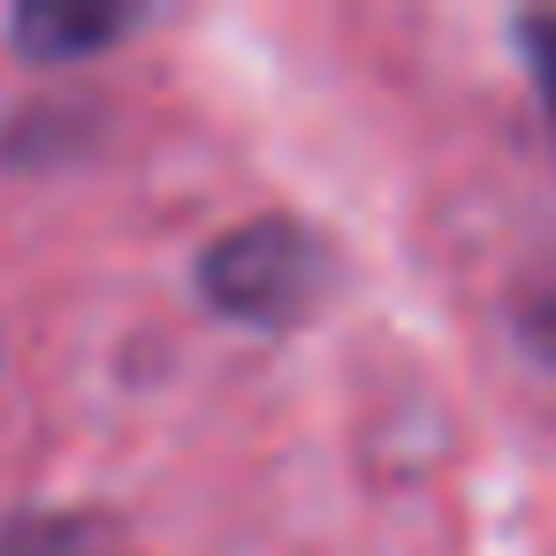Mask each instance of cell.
<instances>
[{"label":"cell","mask_w":556,"mask_h":556,"mask_svg":"<svg viewBox=\"0 0 556 556\" xmlns=\"http://www.w3.org/2000/svg\"><path fill=\"white\" fill-rule=\"evenodd\" d=\"M518 47H526V70H533V85H541V108H548V123H556V9L518 16Z\"/></svg>","instance_id":"3"},{"label":"cell","mask_w":556,"mask_h":556,"mask_svg":"<svg viewBox=\"0 0 556 556\" xmlns=\"http://www.w3.org/2000/svg\"><path fill=\"white\" fill-rule=\"evenodd\" d=\"M328 282H336V252L298 214L237 222V229H222L199 252V298H206V313H222L237 328H260V336H282V328L313 320L328 305Z\"/></svg>","instance_id":"1"},{"label":"cell","mask_w":556,"mask_h":556,"mask_svg":"<svg viewBox=\"0 0 556 556\" xmlns=\"http://www.w3.org/2000/svg\"><path fill=\"white\" fill-rule=\"evenodd\" d=\"M146 24V9H123V0H24L9 9V47L39 70L54 62H92L108 47H123Z\"/></svg>","instance_id":"2"}]
</instances>
